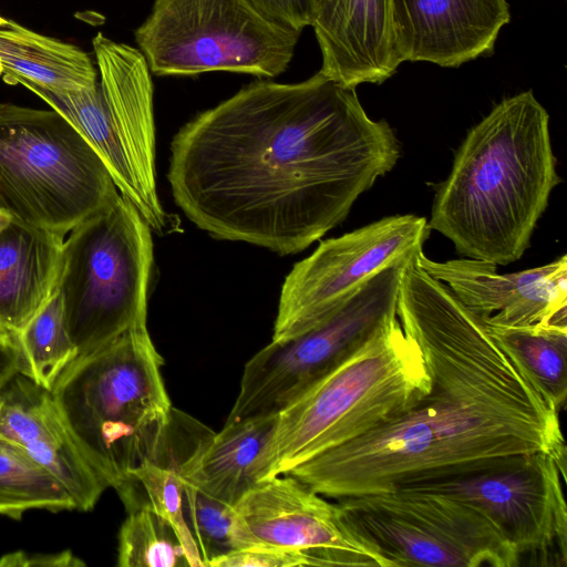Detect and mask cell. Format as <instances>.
Segmentation results:
<instances>
[{"mask_svg":"<svg viewBox=\"0 0 567 567\" xmlns=\"http://www.w3.org/2000/svg\"><path fill=\"white\" fill-rule=\"evenodd\" d=\"M212 431L195 417L173 408L168 422L118 496L126 511L148 506L176 532L190 567L204 563L184 515V476L187 462Z\"/></svg>","mask_w":567,"mask_h":567,"instance_id":"d6986e66","label":"cell"},{"mask_svg":"<svg viewBox=\"0 0 567 567\" xmlns=\"http://www.w3.org/2000/svg\"><path fill=\"white\" fill-rule=\"evenodd\" d=\"M416 262L487 324L524 327L567 315L566 255L540 267L505 275L489 261H435L423 250L416 255Z\"/></svg>","mask_w":567,"mask_h":567,"instance_id":"5bb4252c","label":"cell"},{"mask_svg":"<svg viewBox=\"0 0 567 567\" xmlns=\"http://www.w3.org/2000/svg\"><path fill=\"white\" fill-rule=\"evenodd\" d=\"M416 255L402 270L396 316L421 350L430 390L388 422L288 473L327 498L393 491L513 454L566 457L559 411Z\"/></svg>","mask_w":567,"mask_h":567,"instance_id":"7a4b0ae2","label":"cell"},{"mask_svg":"<svg viewBox=\"0 0 567 567\" xmlns=\"http://www.w3.org/2000/svg\"><path fill=\"white\" fill-rule=\"evenodd\" d=\"M484 326L525 380L559 411L567 396V316L524 327Z\"/></svg>","mask_w":567,"mask_h":567,"instance_id":"603a6c76","label":"cell"},{"mask_svg":"<svg viewBox=\"0 0 567 567\" xmlns=\"http://www.w3.org/2000/svg\"><path fill=\"white\" fill-rule=\"evenodd\" d=\"M0 65L3 81L11 85L31 83L51 91L73 92L99 83L85 51L10 20L0 28Z\"/></svg>","mask_w":567,"mask_h":567,"instance_id":"7402d4cb","label":"cell"},{"mask_svg":"<svg viewBox=\"0 0 567 567\" xmlns=\"http://www.w3.org/2000/svg\"><path fill=\"white\" fill-rule=\"evenodd\" d=\"M76 509L64 486L22 447L0 435V514L21 518L29 509Z\"/></svg>","mask_w":567,"mask_h":567,"instance_id":"484cf974","label":"cell"},{"mask_svg":"<svg viewBox=\"0 0 567 567\" xmlns=\"http://www.w3.org/2000/svg\"><path fill=\"white\" fill-rule=\"evenodd\" d=\"M316 566L309 555L272 545L240 549L213 559L207 567H300Z\"/></svg>","mask_w":567,"mask_h":567,"instance_id":"f1b7e54d","label":"cell"},{"mask_svg":"<svg viewBox=\"0 0 567 567\" xmlns=\"http://www.w3.org/2000/svg\"><path fill=\"white\" fill-rule=\"evenodd\" d=\"M127 513L118 534V566L190 567L185 549L167 520L145 505Z\"/></svg>","mask_w":567,"mask_h":567,"instance_id":"83f0119b","label":"cell"},{"mask_svg":"<svg viewBox=\"0 0 567 567\" xmlns=\"http://www.w3.org/2000/svg\"><path fill=\"white\" fill-rule=\"evenodd\" d=\"M0 435L51 473L78 511H91L109 488L76 444L52 392L20 372L0 388Z\"/></svg>","mask_w":567,"mask_h":567,"instance_id":"e0dca14e","label":"cell"},{"mask_svg":"<svg viewBox=\"0 0 567 567\" xmlns=\"http://www.w3.org/2000/svg\"><path fill=\"white\" fill-rule=\"evenodd\" d=\"M20 371V353L14 340L0 332V388Z\"/></svg>","mask_w":567,"mask_h":567,"instance_id":"1f68e13d","label":"cell"},{"mask_svg":"<svg viewBox=\"0 0 567 567\" xmlns=\"http://www.w3.org/2000/svg\"><path fill=\"white\" fill-rule=\"evenodd\" d=\"M336 503L390 567H515L520 561L484 514L444 495L396 488Z\"/></svg>","mask_w":567,"mask_h":567,"instance_id":"9c48e42d","label":"cell"},{"mask_svg":"<svg viewBox=\"0 0 567 567\" xmlns=\"http://www.w3.org/2000/svg\"><path fill=\"white\" fill-rule=\"evenodd\" d=\"M235 507L261 542L305 553L316 566L390 567L347 524L337 503L289 474L256 484Z\"/></svg>","mask_w":567,"mask_h":567,"instance_id":"4fadbf2b","label":"cell"},{"mask_svg":"<svg viewBox=\"0 0 567 567\" xmlns=\"http://www.w3.org/2000/svg\"><path fill=\"white\" fill-rule=\"evenodd\" d=\"M277 413L227 419L190 455L184 480L207 495L235 506L257 483L254 466L275 426Z\"/></svg>","mask_w":567,"mask_h":567,"instance_id":"44dd1931","label":"cell"},{"mask_svg":"<svg viewBox=\"0 0 567 567\" xmlns=\"http://www.w3.org/2000/svg\"><path fill=\"white\" fill-rule=\"evenodd\" d=\"M311 27L322 55L319 71L346 86L383 83L402 63L392 0H317Z\"/></svg>","mask_w":567,"mask_h":567,"instance_id":"ac0fdd59","label":"cell"},{"mask_svg":"<svg viewBox=\"0 0 567 567\" xmlns=\"http://www.w3.org/2000/svg\"><path fill=\"white\" fill-rule=\"evenodd\" d=\"M13 340L20 353L19 372L51 391L78 358L56 288Z\"/></svg>","mask_w":567,"mask_h":567,"instance_id":"d4e9b609","label":"cell"},{"mask_svg":"<svg viewBox=\"0 0 567 567\" xmlns=\"http://www.w3.org/2000/svg\"><path fill=\"white\" fill-rule=\"evenodd\" d=\"M272 24L297 33L311 27L317 0H246Z\"/></svg>","mask_w":567,"mask_h":567,"instance_id":"f546056e","label":"cell"},{"mask_svg":"<svg viewBox=\"0 0 567 567\" xmlns=\"http://www.w3.org/2000/svg\"><path fill=\"white\" fill-rule=\"evenodd\" d=\"M299 35L246 0H154L135 41L158 76L225 71L274 78L288 68Z\"/></svg>","mask_w":567,"mask_h":567,"instance_id":"ba28073f","label":"cell"},{"mask_svg":"<svg viewBox=\"0 0 567 567\" xmlns=\"http://www.w3.org/2000/svg\"><path fill=\"white\" fill-rule=\"evenodd\" d=\"M117 190L64 116L0 102V207L12 218L65 238Z\"/></svg>","mask_w":567,"mask_h":567,"instance_id":"52a82bcc","label":"cell"},{"mask_svg":"<svg viewBox=\"0 0 567 567\" xmlns=\"http://www.w3.org/2000/svg\"><path fill=\"white\" fill-rule=\"evenodd\" d=\"M566 457L547 452L488 458L400 488L444 495L484 514L519 557L566 564Z\"/></svg>","mask_w":567,"mask_h":567,"instance_id":"30bf717a","label":"cell"},{"mask_svg":"<svg viewBox=\"0 0 567 567\" xmlns=\"http://www.w3.org/2000/svg\"><path fill=\"white\" fill-rule=\"evenodd\" d=\"M64 238L11 218L0 228V332L14 339L55 289Z\"/></svg>","mask_w":567,"mask_h":567,"instance_id":"ffe728a7","label":"cell"},{"mask_svg":"<svg viewBox=\"0 0 567 567\" xmlns=\"http://www.w3.org/2000/svg\"><path fill=\"white\" fill-rule=\"evenodd\" d=\"M421 350L396 313L277 412L255 482L355 440L402 413L430 390Z\"/></svg>","mask_w":567,"mask_h":567,"instance_id":"277c9868","label":"cell"},{"mask_svg":"<svg viewBox=\"0 0 567 567\" xmlns=\"http://www.w3.org/2000/svg\"><path fill=\"white\" fill-rule=\"evenodd\" d=\"M12 217L0 207V228H2Z\"/></svg>","mask_w":567,"mask_h":567,"instance_id":"d6a6232c","label":"cell"},{"mask_svg":"<svg viewBox=\"0 0 567 567\" xmlns=\"http://www.w3.org/2000/svg\"><path fill=\"white\" fill-rule=\"evenodd\" d=\"M84 563L66 550L59 554L14 551L0 559V566H83Z\"/></svg>","mask_w":567,"mask_h":567,"instance_id":"4dcf8cb0","label":"cell"},{"mask_svg":"<svg viewBox=\"0 0 567 567\" xmlns=\"http://www.w3.org/2000/svg\"><path fill=\"white\" fill-rule=\"evenodd\" d=\"M152 229L118 195L64 239L55 288L78 358L147 324Z\"/></svg>","mask_w":567,"mask_h":567,"instance_id":"8992f818","label":"cell"},{"mask_svg":"<svg viewBox=\"0 0 567 567\" xmlns=\"http://www.w3.org/2000/svg\"><path fill=\"white\" fill-rule=\"evenodd\" d=\"M408 260L372 276L322 323L287 341H270L255 353L244 367L239 392L227 419L279 412L395 315Z\"/></svg>","mask_w":567,"mask_h":567,"instance_id":"8fae6325","label":"cell"},{"mask_svg":"<svg viewBox=\"0 0 567 567\" xmlns=\"http://www.w3.org/2000/svg\"><path fill=\"white\" fill-rule=\"evenodd\" d=\"M429 233L424 217L409 214L321 241L287 275L271 341H287L322 323L372 276L423 250Z\"/></svg>","mask_w":567,"mask_h":567,"instance_id":"7c38bea8","label":"cell"},{"mask_svg":"<svg viewBox=\"0 0 567 567\" xmlns=\"http://www.w3.org/2000/svg\"><path fill=\"white\" fill-rule=\"evenodd\" d=\"M92 43L112 123L146 204V223L159 236L181 231L178 219L157 196L153 84L146 60L136 48L102 33Z\"/></svg>","mask_w":567,"mask_h":567,"instance_id":"9a60e30c","label":"cell"},{"mask_svg":"<svg viewBox=\"0 0 567 567\" xmlns=\"http://www.w3.org/2000/svg\"><path fill=\"white\" fill-rule=\"evenodd\" d=\"M401 62L457 68L493 53L511 20L507 0H392Z\"/></svg>","mask_w":567,"mask_h":567,"instance_id":"2e32d148","label":"cell"},{"mask_svg":"<svg viewBox=\"0 0 567 567\" xmlns=\"http://www.w3.org/2000/svg\"><path fill=\"white\" fill-rule=\"evenodd\" d=\"M399 157L390 125L318 71L291 84L256 80L197 114L173 137L167 178L212 237L292 255L341 224Z\"/></svg>","mask_w":567,"mask_h":567,"instance_id":"6da1fadb","label":"cell"},{"mask_svg":"<svg viewBox=\"0 0 567 567\" xmlns=\"http://www.w3.org/2000/svg\"><path fill=\"white\" fill-rule=\"evenodd\" d=\"M184 515L204 567L229 553L268 545L250 530L235 506L207 495L185 480Z\"/></svg>","mask_w":567,"mask_h":567,"instance_id":"4316f807","label":"cell"},{"mask_svg":"<svg viewBox=\"0 0 567 567\" xmlns=\"http://www.w3.org/2000/svg\"><path fill=\"white\" fill-rule=\"evenodd\" d=\"M559 182L549 114L532 91L518 93L468 131L427 226L467 258L508 265L529 247Z\"/></svg>","mask_w":567,"mask_h":567,"instance_id":"3957f363","label":"cell"},{"mask_svg":"<svg viewBox=\"0 0 567 567\" xmlns=\"http://www.w3.org/2000/svg\"><path fill=\"white\" fill-rule=\"evenodd\" d=\"M163 364L143 324L76 359L51 390L83 455L117 494L169 420Z\"/></svg>","mask_w":567,"mask_h":567,"instance_id":"5b68a950","label":"cell"},{"mask_svg":"<svg viewBox=\"0 0 567 567\" xmlns=\"http://www.w3.org/2000/svg\"><path fill=\"white\" fill-rule=\"evenodd\" d=\"M1 73H2V70H1V65H0V75H1Z\"/></svg>","mask_w":567,"mask_h":567,"instance_id":"e575fe53","label":"cell"},{"mask_svg":"<svg viewBox=\"0 0 567 567\" xmlns=\"http://www.w3.org/2000/svg\"><path fill=\"white\" fill-rule=\"evenodd\" d=\"M8 22H9V20H7V19H4V18H2V17L0 16V28H1V27H4Z\"/></svg>","mask_w":567,"mask_h":567,"instance_id":"836d02e7","label":"cell"},{"mask_svg":"<svg viewBox=\"0 0 567 567\" xmlns=\"http://www.w3.org/2000/svg\"><path fill=\"white\" fill-rule=\"evenodd\" d=\"M23 86L76 128L102 158L121 195L132 202L146 221V204L115 132L100 81L93 87L73 92L51 91L31 83Z\"/></svg>","mask_w":567,"mask_h":567,"instance_id":"cb8c5ba5","label":"cell"}]
</instances>
